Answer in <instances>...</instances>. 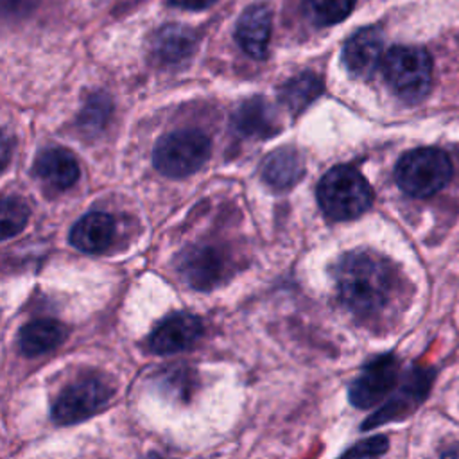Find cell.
Listing matches in <instances>:
<instances>
[{
	"mask_svg": "<svg viewBox=\"0 0 459 459\" xmlns=\"http://www.w3.org/2000/svg\"><path fill=\"white\" fill-rule=\"evenodd\" d=\"M215 2L217 0H170V4H174L178 7H185V9H204Z\"/></svg>",
	"mask_w": 459,
	"mask_h": 459,
	"instance_id": "obj_24",
	"label": "cell"
},
{
	"mask_svg": "<svg viewBox=\"0 0 459 459\" xmlns=\"http://www.w3.org/2000/svg\"><path fill=\"white\" fill-rule=\"evenodd\" d=\"M342 59L351 74L369 77L384 59L380 34L375 29L359 30L344 43Z\"/></svg>",
	"mask_w": 459,
	"mask_h": 459,
	"instance_id": "obj_11",
	"label": "cell"
},
{
	"mask_svg": "<svg viewBox=\"0 0 459 459\" xmlns=\"http://www.w3.org/2000/svg\"><path fill=\"white\" fill-rule=\"evenodd\" d=\"M210 156V140L197 129H179L161 136L152 161L169 178H185L199 170Z\"/></svg>",
	"mask_w": 459,
	"mask_h": 459,
	"instance_id": "obj_5",
	"label": "cell"
},
{
	"mask_svg": "<svg viewBox=\"0 0 459 459\" xmlns=\"http://www.w3.org/2000/svg\"><path fill=\"white\" fill-rule=\"evenodd\" d=\"M203 333L199 317L192 314H172L165 317L149 337V350L152 353L169 355L190 348Z\"/></svg>",
	"mask_w": 459,
	"mask_h": 459,
	"instance_id": "obj_9",
	"label": "cell"
},
{
	"mask_svg": "<svg viewBox=\"0 0 459 459\" xmlns=\"http://www.w3.org/2000/svg\"><path fill=\"white\" fill-rule=\"evenodd\" d=\"M29 219V206L16 199L5 197L2 203V237L11 238L20 233Z\"/></svg>",
	"mask_w": 459,
	"mask_h": 459,
	"instance_id": "obj_20",
	"label": "cell"
},
{
	"mask_svg": "<svg viewBox=\"0 0 459 459\" xmlns=\"http://www.w3.org/2000/svg\"><path fill=\"white\" fill-rule=\"evenodd\" d=\"M115 237V221L102 212L81 217L70 231V242L84 253L106 251Z\"/></svg>",
	"mask_w": 459,
	"mask_h": 459,
	"instance_id": "obj_13",
	"label": "cell"
},
{
	"mask_svg": "<svg viewBox=\"0 0 459 459\" xmlns=\"http://www.w3.org/2000/svg\"><path fill=\"white\" fill-rule=\"evenodd\" d=\"M432 378H434V373L430 369L418 368L411 371L405 377L403 384L398 387V391L389 398V402L364 421L362 429H373L377 425L403 418L409 412H412L425 400L430 389Z\"/></svg>",
	"mask_w": 459,
	"mask_h": 459,
	"instance_id": "obj_8",
	"label": "cell"
},
{
	"mask_svg": "<svg viewBox=\"0 0 459 459\" xmlns=\"http://www.w3.org/2000/svg\"><path fill=\"white\" fill-rule=\"evenodd\" d=\"M387 450V437L373 436L351 446L344 455L339 459H377Z\"/></svg>",
	"mask_w": 459,
	"mask_h": 459,
	"instance_id": "obj_22",
	"label": "cell"
},
{
	"mask_svg": "<svg viewBox=\"0 0 459 459\" xmlns=\"http://www.w3.org/2000/svg\"><path fill=\"white\" fill-rule=\"evenodd\" d=\"M305 172L301 156L292 149H278L269 154L262 167L264 181L274 190H287L294 186Z\"/></svg>",
	"mask_w": 459,
	"mask_h": 459,
	"instance_id": "obj_17",
	"label": "cell"
},
{
	"mask_svg": "<svg viewBox=\"0 0 459 459\" xmlns=\"http://www.w3.org/2000/svg\"><path fill=\"white\" fill-rule=\"evenodd\" d=\"M195 47L192 30L181 25H167L152 38V56L161 65H176L186 59Z\"/></svg>",
	"mask_w": 459,
	"mask_h": 459,
	"instance_id": "obj_16",
	"label": "cell"
},
{
	"mask_svg": "<svg viewBox=\"0 0 459 459\" xmlns=\"http://www.w3.org/2000/svg\"><path fill=\"white\" fill-rule=\"evenodd\" d=\"M66 339V328L54 319H38L20 330L18 344L23 355H43Z\"/></svg>",
	"mask_w": 459,
	"mask_h": 459,
	"instance_id": "obj_15",
	"label": "cell"
},
{
	"mask_svg": "<svg viewBox=\"0 0 459 459\" xmlns=\"http://www.w3.org/2000/svg\"><path fill=\"white\" fill-rule=\"evenodd\" d=\"M235 127L247 136H269L276 131V118L273 113V108L260 97H255L247 102H244L235 117H233Z\"/></svg>",
	"mask_w": 459,
	"mask_h": 459,
	"instance_id": "obj_18",
	"label": "cell"
},
{
	"mask_svg": "<svg viewBox=\"0 0 459 459\" xmlns=\"http://www.w3.org/2000/svg\"><path fill=\"white\" fill-rule=\"evenodd\" d=\"M394 178L405 194L414 197H430L450 181L452 161L441 149H414L398 160Z\"/></svg>",
	"mask_w": 459,
	"mask_h": 459,
	"instance_id": "obj_3",
	"label": "cell"
},
{
	"mask_svg": "<svg viewBox=\"0 0 459 459\" xmlns=\"http://www.w3.org/2000/svg\"><path fill=\"white\" fill-rule=\"evenodd\" d=\"M400 364L394 355H380L364 366L350 385V402L359 409L380 403L396 385Z\"/></svg>",
	"mask_w": 459,
	"mask_h": 459,
	"instance_id": "obj_7",
	"label": "cell"
},
{
	"mask_svg": "<svg viewBox=\"0 0 459 459\" xmlns=\"http://www.w3.org/2000/svg\"><path fill=\"white\" fill-rule=\"evenodd\" d=\"M317 201L330 219L350 221L371 206L373 190L353 167L337 165L321 178Z\"/></svg>",
	"mask_w": 459,
	"mask_h": 459,
	"instance_id": "obj_2",
	"label": "cell"
},
{
	"mask_svg": "<svg viewBox=\"0 0 459 459\" xmlns=\"http://www.w3.org/2000/svg\"><path fill=\"white\" fill-rule=\"evenodd\" d=\"M382 72L391 90L407 102L423 99L432 82V59L420 47L398 45L382 59Z\"/></svg>",
	"mask_w": 459,
	"mask_h": 459,
	"instance_id": "obj_4",
	"label": "cell"
},
{
	"mask_svg": "<svg viewBox=\"0 0 459 459\" xmlns=\"http://www.w3.org/2000/svg\"><path fill=\"white\" fill-rule=\"evenodd\" d=\"M179 271L195 289L213 287L224 274V260L213 247H192L183 253Z\"/></svg>",
	"mask_w": 459,
	"mask_h": 459,
	"instance_id": "obj_12",
	"label": "cell"
},
{
	"mask_svg": "<svg viewBox=\"0 0 459 459\" xmlns=\"http://www.w3.org/2000/svg\"><path fill=\"white\" fill-rule=\"evenodd\" d=\"M341 301L357 316H380L394 294V271L375 253L353 251L333 269Z\"/></svg>",
	"mask_w": 459,
	"mask_h": 459,
	"instance_id": "obj_1",
	"label": "cell"
},
{
	"mask_svg": "<svg viewBox=\"0 0 459 459\" xmlns=\"http://www.w3.org/2000/svg\"><path fill=\"white\" fill-rule=\"evenodd\" d=\"M36 2L38 0H4V9L11 14H25L34 9Z\"/></svg>",
	"mask_w": 459,
	"mask_h": 459,
	"instance_id": "obj_23",
	"label": "cell"
},
{
	"mask_svg": "<svg viewBox=\"0 0 459 459\" xmlns=\"http://www.w3.org/2000/svg\"><path fill=\"white\" fill-rule=\"evenodd\" d=\"M355 0H308L310 11L319 23L332 25L344 20L351 9Z\"/></svg>",
	"mask_w": 459,
	"mask_h": 459,
	"instance_id": "obj_21",
	"label": "cell"
},
{
	"mask_svg": "<svg viewBox=\"0 0 459 459\" xmlns=\"http://www.w3.org/2000/svg\"><path fill=\"white\" fill-rule=\"evenodd\" d=\"M111 385L95 375L82 377L66 385L52 405V418L56 423H77L97 411H100L111 398Z\"/></svg>",
	"mask_w": 459,
	"mask_h": 459,
	"instance_id": "obj_6",
	"label": "cell"
},
{
	"mask_svg": "<svg viewBox=\"0 0 459 459\" xmlns=\"http://www.w3.org/2000/svg\"><path fill=\"white\" fill-rule=\"evenodd\" d=\"M323 91V82L316 74L305 72L287 81L280 91L281 102L294 113L305 109Z\"/></svg>",
	"mask_w": 459,
	"mask_h": 459,
	"instance_id": "obj_19",
	"label": "cell"
},
{
	"mask_svg": "<svg viewBox=\"0 0 459 459\" xmlns=\"http://www.w3.org/2000/svg\"><path fill=\"white\" fill-rule=\"evenodd\" d=\"M271 36V11L265 5H251L238 18L235 38L240 48L255 57L264 59Z\"/></svg>",
	"mask_w": 459,
	"mask_h": 459,
	"instance_id": "obj_10",
	"label": "cell"
},
{
	"mask_svg": "<svg viewBox=\"0 0 459 459\" xmlns=\"http://www.w3.org/2000/svg\"><path fill=\"white\" fill-rule=\"evenodd\" d=\"M34 172L50 188L66 190L77 181L79 165L66 149H47L36 158Z\"/></svg>",
	"mask_w": 459,
	"mask_h": 459,
	"instance_id": "obj_14",
	"label": "cell"
}]
</instances>
